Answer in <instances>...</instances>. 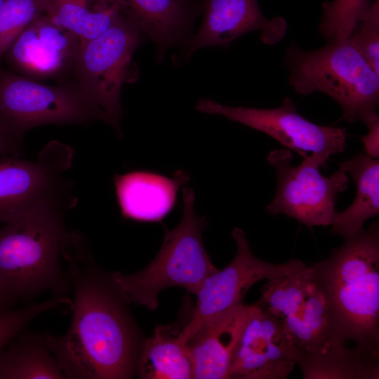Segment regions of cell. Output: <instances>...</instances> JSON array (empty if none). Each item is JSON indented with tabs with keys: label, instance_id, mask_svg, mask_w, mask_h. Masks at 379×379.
Segmentation results:
<instances>
[{
	"label": "cell",
	"instance_id": "2e32d148",
	"mask_svg": "<svg viewBox=\"0 0 379 379\" xmlns=\"http://www.w3.org/2000/svg\"><path fill=\"white\" fill-rule=\"evenodd\" d=\"M254 305H240L213 315L188 343L192 378L227 379L242 332Z\"/></svg>",
	"mask_w": 379,
	"mask_h": 379
},
{
	"label": "cell",
	"instance_id": "f546056e",
	"mask_svg": "<svg viewBox=\"0 0 379 379\" xmlns=\"http://www.w3.org/2000/svg\"><path fill=\"white\" fill-rule=\"evenodd\" d=\"M13 304V302L0 291V309L10 307Z\"/></svg>",
	"mask_w": 379,
	"mask_h": 379
},
{
	"label": "cell",
	"instance_id": "7402d4cb",
	"mask_svg": "<svg viewBox=\"0 0 379 379\" xmlns=\"http://www.w3.org/2000/svg\"><path fill=\"white\" fill-rule=\"evenodd\" d=\"M305 379H378L379 354L359 346L333 347L297 361Z\"/></svg>",
	"mask_w": 379,
	"mask_h": 379
},
{
	"label": "cell",
	"instance_id": "ac0fdd59",
	"mask_svg": "<svg viewBox=\"0 0 379 379\" xmlns=\"http://www.w3.org/2000/svg\"><path fill=\"white\" fill-rule=\"evenodd\" d=\"M340 170L349 174L357 187L353 202L344 211H335L333 234L347 238L364 228L365 222L379 213V160L364 152L342 161Z\"/></svg>",
	"mask_w": 379,
	"mask_h": 379
},
{
	"label": "cell",
	"instance_id": "484cf974",
	"mask_svg": "<svg viewBox=\"0 0 379 379\" xmlns=\"http://www.w3.org/2000/svg\"><path fill=\"white\" fill-rule=\"evenodd\" d=\"M68 302L67 299L50 298L19 309H0V351L36 316Z\"/></svg>",
	"mask_w": 379,
	"mask_h": 379
},
{
	"label": "cell",
	"instance_id": "d4e9b609",
	"mask_svg": "<svg viewBox=\"0 0 379 379\" xmlns=\"http://www.w3.org/2000/svg\"><path fill=\"white\" fill-rule=\"evenodd\" d=\"M44 13L46 0H4L0 8V61L20 34Z\"/></svg>",
	"mask_w": 379,
	"mask_h": 379
},
{
	"label": "cell",
	"instance_id": "44dd1931",
	"mask_svg": "<svg viewBox=\"0 0 379 379\" xmlns=\"http://www.w3.org/2000/svg\"><path fill=\"white\" fill-rule=\"evenodd\" d=\"M126 11L161 53L183 41L190 26L180 0H122Z\"/></svg>",
	"mask_w": 379,
	"mask_h": 379
},
{
	"label": "cell",
	"instance_id": "e0dca14e",
	"mask_svg": "<svg viewBox=\"0 0 379 379\" xmlns=\"http://www.w3.org/2000/svg\"><path fill=\"white\" fill-rule=\"evenodd\" d=\"M190 180L183 171L173 177L154 172L134 171L114 178L122 215L141 222H159L173 208L180 187Z\"/></svg>",
	"mask_w": 379,
	"mask_h": 379
},
{
	"label": "cell",
	"instance_id": "ba28073f",
	"mask_svg": "<svg viewBox=\"0 0 379 379\" xmlns=\"http://www.w3.org/2000/svg\"><path fill=\"white\" fill-rule=\"evenodd\" d=\"M74 149L57 140L46 144L34 160L0 157V225L40 206L70 209L77 199L65 177Z\"/></svg>",
	"mask_w": 379,
	"mask_h": 379
},
{
	"label": "cell",
	"instance_id": "83f0119b",
	"mask_svg": "<svg viewBox=\"0 0 379 379\" xmlns=\"http://www.w3.org/2000/svg\"><path fill=\"white\" fill-rule=\"evenodd\" d=\"M368 133L361 137L364 153L373 159L379 157V117H376L366 124Z\"/></svg>",
	"mask_w": 379,
	"mask_h": 379
},
{
	"label": "cell",
	"instance_id": "30bf717a",
	"mask_svg": "<svg viewBox=\"0 0 379 379\" xmlns=\"http://www.w3.org/2000/svg\"><path fill=\"white\" fill-rule=\"evenodd\" d=\"M288 149H274L267 156L277 177V190L265 210L272 215L284 214L308 227L331 225L338 195L348 187L347 173L341 170L327 177L312 157L291 164Z\"/></svg>",
	"mask_w": 379,
	"mask_h": 379
},
{
	"label": "cell",
	"instance_id": "7a4b0ae2",
	"mask_svg": "<svg viewBox=\"0 0 379 379\" xmlns=\"http://www.w3.org/2000/svg\"><path fill=\"white\" fill-rule=\"evenodd\" d=\"M344 239L310 267L330 307L335 345L352 341L379 354L378 224Z\"/></svg>",
	"mask_w": 379,
	"mask_h": 379
},
{
	"label": "cell",
	"instance_id": "cb8c5ba5",
	"mask_svg": "<svg viewBox=\"0 0 379 379\" xmlns=\"http://www.w3.org/2000/svg\"><path fill=\"white\" fill-rule=\"evenodd\" d=\"M371 0H333L323 5L319 32L328 41L346 40L356 25L365 17Z\"/></svg>",
	"mask_w": 379,
	"mask_h": 379
},
{
	"label": "cell",
	"instance_id": "8fae6325",
	"mask_svg": "<svg viewBox=\"0 0 379 379\" xmlns=\"http://www.w3.org/2000/svg\"><path fill=\"white\" fill-rule=\"evenodd\" d=\"M196 108L266 133L302 157H311L321 167L331 156L343 152L347 147L345 128L310 121L297 112L289 97L272 109L226 106L211 99L199 100Z\"/></svg>",
	"mask_w": 379,
	"mask_h": 379
},
{
	"label": "cell",
	"instance_id": "1f68e13d",
	"mask_svg": "<svg viewBox=\"0 0 379 379\" xmlns=\"http://www.w3.org/2000/svg\"><path fill=\"white\" fill-rule=\"evenodd\" d=\"M182 2H184V0H181ZM185 3V2H184Z\"/></svg>",
	"mask_w": 379,
	"mask_h": 379
},
{
	"label": "cell",
	"instance_id": "4316f807",
	"mask_svg": "<svg viewBox=\"0 0 379 379\" xmlns=\"http://www.w3.org/2000/svg\"><path fill=\"white\" fill-rule=\"evenodd\" d=\"M347 40L379 74V1L371 2L365 17L356 25Z\"/></svg>",
	"mask_w": 379,
	"mask_h": 379
},
{
	"label": "cell",
	"instance_id": "7c38bea8",
	"mask_svg": "<svg viewBox=\"0 0 379 379\" xmlns=\"http://www.w3.org/2000/svg\"><path fill=\"white\" fill-rule=\"evenodd\" d=\"M237 250L232 260L217 270L203 281L190 321L179 332L180 340L187 344L208 319L243 304L248 290L259 281L293 272L306 265L298 259L282 264L263 261L251 252L245 232L238 227L232 231Z\"/></svg>",
	"mask_w": 379,
	"mask_h": 379
},
{
	"label": "cell",
	"instance_id": "9c48e42d",
	"mask_svg": "<svg viewBox=\"0 0 379 379\" xmlns=\"http://www.w3.org/2000/svg\"><path fill=\"white\" fill-rule=\"evenodd\" d=\"M266 281L256 303L280 319L297 361L337 347L330 307L310 265Z\"/></svg>",
	"mask_w": 379,
	"mask_h": 379
},
{
	"label": "cell",
	"instance_id": "4dcf8cb0",
	"mask_svg": "<svg viewBox=\"0 0 379 379\" xmlns=\"http://www.w3.org/2000/svg\"><path fill=\"white\" fill-rule=\"evenodd\" d=\"M4 1V0H0V8L2 6Z\"/></svg>",
	"mask_w": 379,
	"mask_h": 379
},
{
	"label": "cell",
	"instance_id": "4fadbf2b",
	"mask_svg": "<svg viewBox=\"0 0 379 379\" xmlns=\"http://www.w3.org/2000/svg\"><path fill=\"white\" fill-rule=\"evenodd\" d=\"M82 41L48 13L32 22L4 55L11 71L18 74L60 83L72 80Z\"/></svg>",
	"mask_w": 379,
	"mask_h": 379
},
{
	"label": "cell",
	"instance_id": "9a60e30c",
	"mask_svg": "<svg viewBox=\"0 0 379 379\" xmlns=\"http://www.w3.org/2000/svg\"><path fill=\"white\" fill-rule=\"evenodd\" d=\"M201 1L203 20L188 46L187 57L204 47L225 48L253 31H261L262 41L268 44L279 41L285 34L286 21L281 18L267 19L257 0Z\"/></svg>",
	"mask_w": 379,
	"mask_h": 379
},
{
	"label": "cell",
	"instance_id": "f1b7e54d",
	"mask_svg": "<svg viewBox=\"0 0 379 379\" xmlns=\"http://www.w3.org/2000/svg\"><path fill=\"white\" fill-rule=\"evenodd\" d=\"M22 141L0 124V157H20L22 151Z\"/></svg>",
	"mask_w": 379,
	"mask_h": 379
},
{
	"label": "cell",
	"instance_id": "8992f818",
	"mask_svg": "<svg viewBox=\"0 0 379 379\" xmlns=\"http://www.w3.org/2000/svg\"><path fill=\"white\" fill-rule=\"evenodd\" d=\"M145 34L126 14L98 36L81 42L72 80L121 137V89L133 80V56Z\"/></svg>",
	"mask_w": 379,
	"mask_h": 379
},
{
	"label": "cell",
	"instance_id": "52a82bcc",
	"mask_svg": "<svg viewBox=\"0 0 379 379\" xmlns=\"http://www.w3.org/2000/svg\"><path fill=\"white\" fill-rule=\"evenodd\" d=\"M102 117L73 80L51 85L0 68V124L22 140L48 124H84Z\"/></svg>",
	"mask_w": 379,
	"mask_h": 379
},
{
	"label": "cell",
	"instance_id": "6da1fadb",
	"mask_svg": "<svg viewBox=\"0 0 379 379\" xmlns=\"http://www.w3.org/2000/svg\"><path fill=\"white\" fill-rule=\"evenodd\" d=\"M63 258L73 293L72 322L64 335H45L64 378H131L140 349L128 302L93 262L81 235L66 246Z\"/></svg>",
	"mask_w": 379,
	"mask_h": 379
},
{
	"label": "cell",
	"instance_id": "5b68a950",
	"mask_svg": "<svg viewBox=\"0 0 379 379\" xmlns=\"http://www.w3.org/2000/svg\"><path fill=\"white\" fill-rule=\"evenodd\" d=\"M183 213L179 224L166 230L156 257L142 270L131 274L114 272V285L128 302L156 310L159 293L170 287H182L196 295L204 280L218 269L206 251L201 233L206 220L194 211V193L182 189Z\"/></svg>",
	"mask_w": 379,
	"mask_h": 379
},
{
	"label": "cell",
	"instance_id": "603a6c76",
	"mask_svg": "<svg viewBox=\"0 0 379 379\" xmlns=\"http://www.w3.org/2000/svg\"><path fill=\"white\" fill-rule=\"evenodd\" d=\"M46 13L82 41L104 33L127 14L122 0H46Z\"/></svg>",
	"mask_w": 379,
	"mask_h": 379
},
{
	"label": "cell",
	"instance_id": "3957f363",
	"mask_svg": "<svg viewBox=\"0 0 379 379\" xmlns=\"http://www.w3.org/2000/svg\"><path fill=\"white\" fill-rule=\"evenodd\" d=\"M67 211L40 206L0 225V291L14 303L45 292L67 298L70 286L60 260L75 233L65 227Z\"/></svg>",
	"mask_w": 379,
	"mask_h": 379
},
{
	"label": "cell",
	"instance_id": "d6986e66",
	"mask_svg": "<svg viewBox=\"0 0 379 379\" xmlns=\"http://www.w3.org/2000/svg\"><path fill=\"white\" fill-rule=\"evenodd\" d=\"M180 331L173 325L158 326L153 335L142 343L136 365L141 378H192L190 349L180 340Z\"/></svg>",
	"mask_w": 379,
	"mask_h": 379
},
{
	"label": "cell",
	"instance_id": "5bb4252c",
	"mask_svg": "<svg viewBox=\"0 0 379 379\" xmlns=\"http://www.w3.org/2000/svg\"><path fill=\"white\" fill-rule=\"evenodd\" d=\"M239 341L227 378L285 379L297 353L280 319L256 302Z\"/></svg>",
	"mask_w": 379,
	"mask_h": 379
},
{
	"label": "cell",
	"instance_id": "277c9868",
	"mask_svg": "<svg viewBox=\"0 0 379 379\" xmlns=\"http://www.w3.org/2000/svg\"><path fill=\"white\" fill-rule=\"evenodd\" d=\"M285 61L289 84L298 93H326L340 105L346 121L366 124L378 117L379 74L347 39L312 51L293 44Z\"/></svg>",
	"mask_w": 379,
	"mask_h": 379
},
{
	"label": "cell",
	"instance_id": "ffe728a7",
	"mask_svg": "<svg viewBox=\"0 0 379 379\" xmlns=\"http://www.w3.org/2000/svg\"><path fill=\"white\" fill-rule=\"evenodd\" d=\"M62 379L45 333L24 329L0 351V379Z\"/></svg>",
	"mask_w": 379,
	"mask_h": 379
}]
</instances>
